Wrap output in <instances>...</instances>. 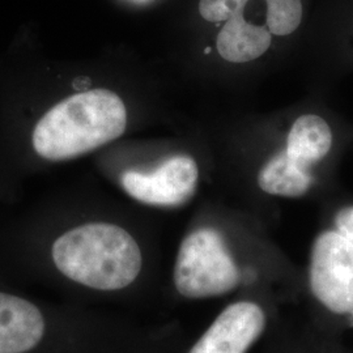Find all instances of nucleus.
I'll return each instance as SVG.
<instances>
[{
  "label": "nucleus",
  "instance_id": "obj_1",
  "mask_svg": "<svg viewBox=\"0 0 353 353\" xmlns=\"http://www.w3.org/2000/svg\"><path fill=\"white\" fill-rule=\"evenodd\" d=\"M6 267L1 278L89 305L144 303L160 284L138 237L109 220L72 224Z\"/></svg>",
  "mask_w": 353,
  "mask_h": 353
},
{
  "label": "nucleus",
  "instance_id": "obj_2",
  "mask_svg": "<svg viewBox=\"0 0 353 353\" xmlns=\"http://www.w3.org/2000/svg\"><path fill=\"white\" fill-rule=\"evenodd\" d=\"M174 347L170 326L42 299L0 276V353H173Z\"/></svg>",
  "mask_w": 353,
  "mask_h": 353
},
{
  "label": "nucleus",
  "instance_id": "obj_3",
  "mask_svg": "<svg viewBox=\"0 0 353 353\" xmlns=\"http://www.w3.org/2000/svg\"><path fill=\"white\" fill-rule=\"evenodd\" d=\"M168 288L176 300L188 303L245 294H271L284 301L303 290V278L243 254L220 228L204 224L191 228L181 241Z\"/></svg>",
  "mask_w": 353,
  "mask_h": 353
},
{
  "label": "nucleus",
  "instance_id": "obj_4",
  "mask_svg": "<svg viewBox=\"0 0 353 353\" xmlns=\"http://www.w3.org/2000/svg\"><path fill=\"white\" fill-rule=\"evenodd\" d=\"M126 126L121 97L109 89H92L52 106L38 121L32 143L42 159L70 160L118 139Z\"/></svg>",
  "mask_w": 353,
  "mask_h": 353
},
{
  "label": "nucleus",
  "instance_id": "obj_5",
  "mask_svg": "<svg viewBox=\"0 0 353 353\" xmlns=\"http://www.w3.org/2000/svg\"><path fill=\"white\" fill-rule=\"evenodd\" d=\"M303 290L321 316L353 326V241L336 229L321 232L310 249Z\"/></svg>",
  "mask_w": 353,
  "mask_h": 353
},
{
  "label": "nucleus",
  "instance_id": "obj_6",
  "mask_svg": "<svg viewBox=\"0 0 353 353\" xmlns=\"http://www.w3.org/2000/svg\"><path fill=\"white\" fill-rule=\"evenodd\" d=\"M278 297L245 294L225 303L185 353H250L274 326Z\"/></svg>",
  "mask_w": 353,
  "mask_h": 353
},
{
  "label": "nucleus",
  "instance_id": "obj_7",
  "mask_svg": "<svg viewBox=\"0 0 353 353\" xmlns=\"http://www.w3.org/2000/svg\"><path fill=\"white\" fill-rule=\"evenodd\" d=\"M199 183V169L190 156L168 159L151 172L127 170L121 186L137 202L163 208L183 205L194 196Z\"/></svg>",
  "mask_w": 353,
  "mask_h": 353
},
{
  "label": "nucleus",
  "instance_id": "obj_8",
  "mask_svg": "<svg viewBox=\"0 0 353 353\" xmlns=\"http://www.w3.org/2000/svg\"><path fill=\"white\" fill-rule=\"evenodd\" d=\"M272 33L267 26L248 21L243 11L234 13L221 28L216 48L223 59L232 63H246L262 57L271 46Z\"/></svg>",
  "mask_w": 353,
  "mask_h": 353
},
{
  "label": "nucleus",
  "instance_id": "obj_9",
  "mask_svg": "<svg viewBox=\"0 0 353 353\" xmlns=\"http://www.w3.org/2000/svg\"><path fill=\"white\" fill-rule=\"evenodd\" d=\"M314 178L309 166L290 157L288 152H280L261 169L258 186L265 194L280 198H301L313 186Z\"/></svg>",
  "mask_w": 353,
  "mask_h": 353
},
{
  "label": "nucleus",
  "instance_id": "obj_10",
  "mask_svg": "<svg viewBox=\"0 0 353 353\" xmlns=\"http://www.w3.org/2000/svg\"><path fill=\"white\" fill-rule=\"evenodd\" d=\"M331 145L332 132L327 122L314 114H306L292 125L285 151L299 163L310 166L326 157Z\"/></svg>",
  "mask_w": 353,
  "mask_h": 353
},
{
  "label": "nucleus",
  "instance_id": "obj_11",
  "mask_svg": "<svg viewBox=\"0 0 353 353\" xmlns=\"http://www.w3.org/2000/svg\"><path fill=\"white\" fill-rule=\"evenodd\" d=\"M267 6L265 26L275 36L293 33L303 20L301 0H265Z\"/></svg>",
  "mask_w": 353,
  "mask_h": 353
},
{
  "label": "nucleus",
  "instance_id": "obj_12",
  "mask_svg": "<svg viewBox=\"0 0 353 353\" xmlns=\"http://www.w3.org/2000/svg\"><path fill=\"white\" fill-rule=\"evenodd\" d=\"M249 0H199V13L210 23L227 21L234 13L243 11Z\"/></svg>",
  "mask_w": 353,
  "mask_h": 353
},
{
  "label": "nucleus",
  "instance_id": "obj_13",
  "mask_svg": "<svg viewBox=\"0 0 353 353\" xmlns=\"http://www.w3.org/2000/svg\"><path fill=\"white\" fill-rule=\"evenodd\" d=\"M334 229L353 241V205L341 208L334 216Z\"/></svg>",
  "mask_w": 353,
  "mask_h": 353
},
{
  "label": "nucleus",
  "instance_id": "obj_14",
  "mask_svg": "<svg viewBox=\"0 0 353 353\" xmlns=\"http://www.w3.org/2000/svg\"><path fill=\"white\" fill-rule=\"evenodd\" d=\"M287 353H303L301 352V351H297V352H296V350H293V348H290V351H288V352Z\"/></svg>",
  "mask_w": 353,
  "mask_h": 353
}]
</instances>
